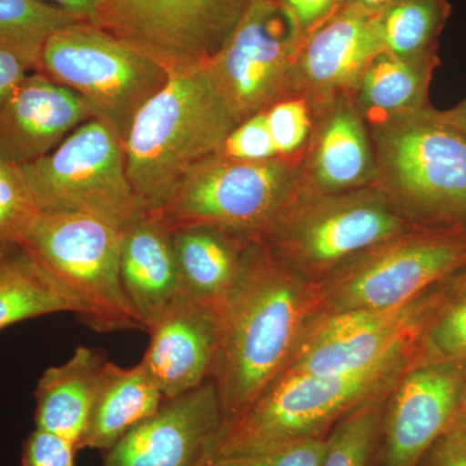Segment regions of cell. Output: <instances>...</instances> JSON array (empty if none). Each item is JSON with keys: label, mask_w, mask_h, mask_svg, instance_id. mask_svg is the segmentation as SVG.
Returning <instances> with one entry per match:
<instances>
[{"label": "cell", "mask_w": 466, "mask_h": 466, "mask_svg": "<svg viewBox=\"0 0 466 466\" xmlns=\"http://www.w3.org/2000/svg\"><path fill=\"white\" fill-rule=\"evenodd\" d=\"M323 317L315 284L251 241L238 283L218 314L219 351L211 380L222 407L220 441L283 375Z\"/></svg>", "instance_id": "obj_1"}, {"label": "cell", "mask_w": 466, "mask_h": 466, "mask_svg": "<svg viewBox=\"0 0 466 466\" xmlns=\"http://www.w3.org/2000/svg\"><path fill=\"white\" fill-rule=\"evenodd\" d=\"M236 126L204 70L168 76L122 144L128 182L144 210H164L193 168L216 155Z\"/></svg>", "instance_id": "obj_2"}, {"label": "cell", "mask_w": 466, "mask_h": 466, "mask_svg": "<svg viewBox=\"0 0 466 466\" xmlns=\"http://www.w3.org/2000/svg\"><path fill=\"white\" fill-rule=\"evenodd\" d=\"M376 188L410 226L466 225V135L426 106L370 126Z\"/></svg>", "instance_id": "obj_3"}, {"label": "cell", "mask_w": 466, "mask_h": 466, "mask_svg": "<svg viewBox=\"0 0 466 466\" xmlns=\"http://www.w3.org/2000/svg\"><path fill=\"white\" fill-rule=\"evenodd\" d=\"M413 361L410 345L350 375L283 373L227 431L213 459L262 452L291 441L324 440L359 404L391 388Z\"/></svg>", "instance_id": "obj_4"}, {"label": "cell", "mask_w": 466, "mask_h": 466, "mask_svg": "<svg viewBox=\"0 0 466 466\" xmlns=\"http://www.w3.org/2000/svg\"><path fill=\"white\" fill-rule=\"evenodd\" d=\"M466 267V225L410 226L315 284L324 317L400 308Z\"/></svg>", "instance_id": "obj_5"}, {"label": "cell", "mask_w": 466, "mask_h": 466, "mask_svg": "<svg viewBox=\"0 0 466 466\" xmlns=\"http://www.w3.org/2000/svg\"><path fill=\"white\" fill-rule=\"evenodd\" d=\"M408 227L373 184L332 195H296L256 241L303 280L318 284Z\"/></svg>", "instance_id": "obj_6"}, {"label": "cell", "mask_w": 466, "mask_h": 466, "mask_svg": "<svg viewBox=\"0 0 466 466\" xmlns=\"http://www.w3.org/2000/svg\"><path fill=\"white\" fill-rule=\"evenodd\" d=\"M121 241L122 229L99 218L39 213L21 248L72 294L95 332L146 330L122 287Z\"/></svg>", "instance_id": "obj_7"}, {"label": "cell", "mask_w": 466, "mask_h": 466, "mask_svg": "<svg viewBox=\"0 0 466 466\" xmlns=\"http://www.w3.org/2000/svg\"><path fill=\"white\" fill-rule=\"evenodd\" d=\"M39 73L78 94L122 144L139 110L168 81L158 64L90 21L48 36Z\"/></svg>", "instance_id": "obj_8"}, {"label": "cell", "mask_w": 466, "mask_h": 466, "mask_svg": "<svg viewBox=\"0 0 466 466\" xmlns=\"http://www.w3.org/2000/svg\"><path fill=\"white\" fill-rule=\"evenodd\" d=\"M36 208L46 214H85L122 229L146 213L126 173L124 146L91 118L56 148L17 167Z\"/></svg>", "instance_id": "obj_9"}, {"label": "cell", "mask_w": 466, "mask_h": 466, "mask_svg": "<svg viewBox=\"0 0 466 466\" xmlns=\"http://www.w3.org/2000/svg\"><path fill=\"white\" fill-rule=\"evenodd\" d=\"M303 153L266 161L213 155L193 168L158 213L173 229L213 226L258 240L297 195Z\"/></svg>", "instance_id": "obj_10"}, {"label": "cell", "mask_w": 466, "mask_h": 466, "mask_svg": "<svg viewBox=\"0 0 466 466\" xmlns=\"http://www.w3.org/2000/svg\"><path fill=\"white\" fill-rule=\"evenodd\" d=\"M253 0H99L95 25L167 70H204Z\"/></svg>", "instance_id": "obj_11"}, {"label": "cell", "mask_w": 466, "mask_h": 466, "mask_svg": "<svg viewBox=\"0 0 466 466\" xmlns=\"http://www.w3.org/2000/svg\"><path fill=\"white\" fill-rule=\"evenodd\" d=\"M299 39L275 0H253L240 25L204 69L238 124L297 94Z\"/></svg>", "instance_id": "obj_12"}, {"label": "cell", "mask_w": 466, "mask_h": 466, "mask_svg": "<svg viewBox=\"0 0 466 466\" xmlns=\"http://www.w3.org/2000/svg\"><path fill=\"white\" fill-rule=\"evenodd\" d=\"M465 382V361H413L389 391L377 466H419L458 415Z\"/></svg>", "instance_id": "obj_13"}, {"label": "cell", "mask_w": 466, "mask_h": 466, "mask_svg": "<svg viewBox=\"0 0 466 466\" xmlns=\"http://www.w3.org/2000/svg\"><path fill=\"white\" fill-rule=\"evenodd\" d=\"M431 290L400 308L321 318L300 343L284 373L350 375L413 345Z\"/></svg>", "instance_id": "obj_14"}, {"label": "cell", "mask_w": 466, "mask_h": 466, "mask_svg": "<svg viewBox=\"0 0 466 466\" xmlns=\"http://www.w3.org/2000/svg\"><path fill=\"white\" fill-rule=\"evenodd\" d=\"M223 433L219 394L213 380L173 400L106 451L101 466H204Z\"/></svg>", "instance_id": "obj_15"}, {"label": "cell", "mask_w": 466, "mask_h": 466, "mask_svg": "<svg viewBox=\"0 0 466 466\" xmlns=\"http://www.w3.org/2000/svg\"><path fill=\"white\" fill-rule=\"evenodd\" d=\"M377 15L346 5L300 42L297 94L315 108L352 97L368 66L385 51Z\"/></svg>", "instance_id": "obj_16"}, {"label": "cell", "mask_w": 466, "mask_h": 466, "mask_svg": "<svg viewBox=\"0 0 466 466\" xmlns=\"http://www.w3.org/2000/svg\"><path fill=\"white\" fill-rule=\"evenodd\" d=\"M142 359L165 400L195 390L213 377L219 351L217 312L180 294L150 325Z\"/></svg>", "instance_id": "obj_17"}, {"label": "cell", "mask_w": 466, "mask_h": 466, "mask_svg": "<svg viewBox=\"0 0 466 466\" xmlns=\"http://www.w3.org/2000/svg\"><path fill=\"white\" fill-rule=\"evenodd\" d=\"M314 130L299 170L297 195H332L376 182V161L366 119L352 97L317 108Z\"/></svg>", "instance_id": "obj_18"}, {"label": "cell", "mask_w": 466, "mask_h": 466, "mask_svg": "<svg viewBox=\"0 0 466 466\" xmlns=\"http://www.w3.org/2000/svg\"><path fill=\"white\" fill-rule=\"evenodd\" d=\"M91 118L78 94L32 72L0 108V159L16 167L32 164Z\"/></svg>", "instance_id": "obj_19"}, {"label": "cell", "mask_w": 466, "mask_h": 466, "mask_svg": "<svg viewBox=\"0 0 466 466\" xmlns=\"http://www.w3.org/2000/svg\"><path fill=\"white\" fill-rule=\"evenodd\" d=\"M122 287L147 329L182 293L173 228L161 213L146 211L122 231Z\"/></svg>", "instance_id": "obj_20"}, {"label": "cell", "mask_w": 466, "mask_h": 466, "mask_svg": "<svg viewBox=\"0 0 466 466\" xmlns=\"http://www.w3.org/2000/svg\"><path fill=\"white\" fill-rule=\"evenodd\" d=\"M250 240L213 226L173 229L183 296L219 314L241 274Z\"/></svg>", "instance_id": "obj_21"}, {"label": "cell", "mask_w": 466, "mask_h": 466, "mask_svg": "<svg viewBox=\"0 0 466 466\" xmlns=\"http://www.w3.org/2000/svg\"><path fill=\"white\" fill-rule=\"evenodd\" d=\"M164 400L157 383L142 361L122 368L106 360L76 449L106 452L131 429L155 415Z\"/></svg>", "instance_id": "obj_22"}, {"label": "cell", "mask_w": 466, "mask_h": 466, "mask_svg": "<svg viewBox=\"0 0 466 466\" xmlns=\"http://www.w3.org/2000/svg\"><path fill=\"white\" fill-rule=\"evenodd\" d=\"M106 360L103 350L79 346L66 363L45 370L35 390L36 429L78 447Z\"/></svg>", "instance_id": "obj_23"}, {"label": "cell", "mask_w": 466, "mask_h": 466, "mask_svg": "<svg viewBox=\"0 0 466 466\" xmlns=\"http://www.w3.org/2000/svg\"><path fill=\"white\" fill-rule=\"evenodd\" d=\"M438 61L437 50L420 56H398L383 51L375 57L352 95L368 127L426 108Z\"/></svg>", "instance_id": "obj_24"}, {"label": "cell", "mask_w": 466, "mask_h": 466, "mask_svg": "<svg viewBox=\"0 0 466 466\" xmlns=\"http://www.w3.org/2000/svg\"><path fill=\"white\" fill-rule=\"evenodd\" d=\"M81 308L56 279L23 248L0 257V332L11 325Z\"/></svg>", "instance_id": "obj_25"}, {"label": "cell", "mask_w": 466, "mask_h": 466, "mask_svg": "<svg viewBox=\"0 0 466 466\" xmlns=\"http://www.w3.org/2000/svg\"><path fill=\"white\" fill-rule=\"evenodd\" d=\"M421 361L466 363V267L434 285L415 342Z\"/></svg>", "instance_id": "obj_26"}, {"label": "cell", "mask_w": 466, "mask_h": 466, "mask_svg": "<svg viewBox=\"0 0 466 466\" xmlns=\"http://www.w3.org/2000/svg\"><path fill=\"white\" fill-rule=\"evenodd\" d=\"M449 0H400L377 15L385 51L398 56H420L437 50L450 16Z\"/></svg>", "instance_id": "obj_27"}, {"label": "cell", "mask_w": 466, "mask_h": 466, "mask_svg": "<svg viewBox=\"0 0 466 466\" xmlns=\"http://www.w3.org/2000/svg\"><path fill=\"white\" fill-rule=\"evenodd\" d=\"M79 20L75 15L36 0H0V48L23 58L39 72L43 46L61 27Z\"/></svg>", "instance_id": "obj_28"}, {"label": "cell", "mask_w": 466, "mask_h": 466, "mask_svg": "<svg viewBox=\"0 0 466 466\" xmlns=\"http://www.w3.org/2000/svg\"><path fill=\"white\" fill-rule=\"evenodd\" d=\"M391 388L359 404L334 426L320 466H377L383 410Z\"/></svg>", "instance_id": "obj_29"}, {"label": "cell", "mask_w": 466, "mask_h": 466, "mask_svg": "<svg viewBox=\"0 0 466 466\" xmlns=\"http://www.w3.org/2000/svg\"><path fill=\"white\" fill-rule=\"evenodd\" d=\"M39 213L18 168L0 159V257L23 247Z\"/></svg>", "instance_id": "obj_30"}, {"label": "cell", "mask_w": 466, "mask_h": 466, "mask_svg": "<svg viewBox=\"0 0 466 466\" xmlns=\"http://www.w3.org/2000/svg\"><path fill=\"white\" fill-rule=\"evenodd\" d=\"M263 113L279 156L299 155L306 149L318 112L305 96L294 95Z\"/></svg>", "instance_id": "obj_31"}, {"label": "cell", "mask_w": 466, "mask_h": 466, "mask_svg": "<svg viewBox=\"0 0 466 466\" xmlns=\"http://www.w3.org/2000/svg\"><path fill=\"white\" fill-rule=\"evenodd\" d=\"M327 452V438L291 441L249 455L211 460L214 466H320Z\"/></svg>", "instance_id": "obj_32"}, {"label": "cell", "mask_w": 466, "mask_h": 466, "mask_svg": "<svg viewBox=\"0 0 466 466\" xmlns=\"http://www.w3.org/2000/svg\"><path fill=\"white\" fill-rule=\"evenodd\" d=\"M216 155L238 161H266L280 157L263 112L236 126Z\"/></svg>", "instance_id": "obj_33"}, {"label": "cell", "mask_w": 466, "mask_h": 466, "mask_svg": "<svg viewBox=\"0 0 466 466\" xmlns=\"http://www.w3.org/2000/svg\"><path fill=\"white\" fill-rule=\"evenodd\" d=\"M76 444L36 429L27 435L20 466H75Z\"/></svg>", "instance_id": "obj_34"}, {"label": "cell", "mask_w": 466, "mask_h": 466, "mask_svg": "<svg viewBox=\"0 0 466 466\" xmlns=\"http://www.w3.org/2000/svg\"><path fill=\"white\" fill-rule=\"evenodd\" d=\"M289 18L300 42L348 5V0H275Z\"/></svg>", "instance_id": "obj_35"}, {"label": "cell", "mask_w": 466, "mask_h": 466, "mask_svg": "<svg viewBox=\"0 0 466 466\" xmlns=\"http://www.w3.org/2000/svg\"><path fill=\"white\" fill-rule=\"evenodd\" d=\"M419 466H466V443L444 433L434 441Z\"/></svg>", "instance_id": "obj_36"}, {"label": "cell", "mask_w": 466, "mask_h": 466, "mask_svg": "<svg viewBox=\"0 0 466 466\" xmlns=\"http://www.w3.org/2000/svg\"><path fill=\"white\" fill-rule=\"evenodd\" d=\"M32 72L25 60L14 52L0 48V108Z\"/></svg>", "instance_id": "obj_37"}, {"label": "cell", "mask_w": 466, "mask_h": 466, "mask_svg": "<svg viewBox=\"0 0 466 466\" xmlns=\"http://www.w3.org/2000/svg\"><path fill=\"white\" fill-rule=\"evenodd\" d=\"M36 2L47 3V5H56V7L75 15L79 20H94L96 14L99 0H36Z\"/></svg>", "instance_id": "obj_38"}, {"label": "cell", "mask_w": 466, "mask_h": 466, "mask_svg": "<svg viewBox=\"0 0 466 466\" xmlns=\"http://www.w3.org/2000/svg\"><path fill=\"white\" fill-rule=\"evenodd\" d=\"M400 0H348L349 5H357L370 14H380L383 9L390 7Z\"/></svg>", "instance_id": "obj_39"}, {"label": "cell", "mask_w": 466, "mask_h": 466, "mask_svg": "<svg viewBox=\"0 0 466 466\" xmlns=\"http://www.w3.org/2000/svg\"><path fill=\"white\" fill-rule=\"evenodd\" d=\"M466 443V412L458 413L453 419L452 424L450 425L449 431H446Z\"/></svg>", "instance_id": "obj_40"}, {"label": "cell", "mask_w": 466, "mask_h": 466, "mask_svg": "<svg viewBox=\"0 0 466 466\" xmlns=\"http://www.w3.org/2000/svg\"><path fill=\"white\" fill-rule=\"evenodd\" d=\"M446 115L466 135V100L455 109L446 112Z\"/></svg>", "instance_id": "obj_41"}, {"label": "cell", "mask_w": 466, "mask_h": 466, "mask_svg": "<svg viewBox=\"0 0 466 466\" xmlns=\"http://www.w3.org/2000/svg\"><path fill=\"white\" fill-rule=\"evenodd\" d=\"M466 412V382L464 390H462L461 400H460L459 413Z\"/></svg>", "instance_id": "obj_42"}, {"label": "cell", "mask_w": 466, "mask_h": 466, "mask_svg": "<svg viewBox=\"0 0 466 466\" xmlns=\"http://www.w3.org/2000/svg\"><path fill=\"white\" fill-rule=\"evenodd\" d=\"M204 466H214V465H213V462L208 461V464H207V465H204Z\"/></svg>", "instance_id": "obj_43"}]
</instances>
